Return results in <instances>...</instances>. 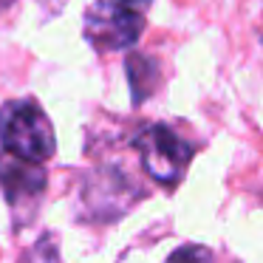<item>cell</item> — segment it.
<instances>
[{
	"instance_id": "1",
	"label": "cell",
	"mask_w": 263,
	"mask_h": 263,
	"mask_svg": "<svg viewBox=\"0 0 263 263\" xmlns=\"http://www.w3.org/2000/svg\"><path fill=\"white\" fill-rule=\"evenodd\" d=\"M0 144L6 153L43 164L54 156V127L34 99H12L0 108Z\"/></svg>"
},
{
	"instance_id": "2",
	"label": "cell",
	"mask_w": 263,
	"mask_h": 263,
	"mask_svg": "<svg viewBox=\"0 0 263 263\" xmlns=\"http://www.w3.org/2000/svg\"><path fill=\"white\" fill-rule=\"evenodd\" d=\"M142 29V14L119 0H97L85 9V20H82L85 40L97 51H122L136 46Z\"/></svg>"
},
{
	"instance_id": "3",
	"label": "cell",
	"mask_w": 263,
	"mask_h": 263,
	"mask_svg": "<svg viewBox=\"0 0 263 263\" xmlns=\"http://www.w3.org/2000/svg\"><path fill=\"white\" fill-rule=\"evenodd\" d=\"M136 147L142 156L144 173L164 187H176L193 159V147L167 125L144 127L136 139Z\"/></svg>"
},
{
	"instance_id": "4",
	"label": "cell",
	"mask_w": 263,
	"mask_h": 263,
	"mask_svg": "<svg viewBox=\"0 0 263 263\" xmlns=\"http://www.w3.org/2000/svg\"><path fill=\"white\" fill-rule=\"evenodd\" d=\"M0 190L12 206L37 201L46 190V173L37 161L20 159L14 153H0Z\"/></svg>"
},
{
	"instance_id": "5",
	"label": "cell",
	"mask_w": 263,
	"mask_h": 263,
	"mask_svg": "<svg viewBox=\"0 0 263 263\" xmlns=\"http://www.w3.org/2000/svg\"><path fill=\"white\" fill-rule=\"evenodd\" d=\"M127 77H130V88H133V102H142L153 91V82L159 80V68L144 54H130V60H127Z\"/></svg>"
},
{
	"instance_id": "6",
	"label": "cell",
	"mask_w": 263,
	"mask_h": 263,
	"mask_svg": "<svg viewBox=\"0 0 263 263\" xmlns=\"http://www.w3.org/2000/svg\"><path fill=\"white\" fill-rule=\"evenodd\" d=\"M167 263H215V260H212V252L206 246L187 243V246H178Z\"/></svg>"
},
{
	"instance_id": "7",
	"label": "cell",
	"mask_w": 263,
	"mask_h": 263,
	"mask_svg": "<svg viewBox=\"0 0 263 263\" xmlns=\"http://www.w3.org/2000/svg\"><path fill=\"white\" fill-rule=\"evenodd\" d=\"M119 3H125V6H130V9H139V6H147L150 0H119Z\"/></svg>"
},
{
	"instance_id": "8",
	"label": "cell",
	"mask_w": 263,
	"mask_h": 263,
	"mask_svg": "<svg viewBox=\"0 0 263 263\" xmlns=\"http://www.w3.org/2000/svg\"><path fill=\"white\" fill-rule=\"evenodd\" d=\"M12 3H14V0H0V12H3V9H9Z\"/></svg>"
}]
</instances>
